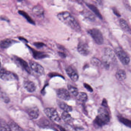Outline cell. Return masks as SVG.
<instances>
[{"label":"cell","mask_w":131,"mask_h":131,"mask_svg":"<svg viewBox=\"0 0 131 131\" xmlns=\"http://www.w3.org/2000/svg\"><path fill=\"white\" fill-rule=\"evenodd\" d=\"M0 19L2 20H5V21H9L8 18H7L5 16H1V17H0Z\"/></svg>","instance_id":"1f68e13d"},{"label":"cell","mask_w":131,"mask_h":131,"mask_svg":"<svg viewBox=\"0 0 131 131\" xmlns=\"http://www.w3.org/2000/svg\"><path fill=\"white\" fill-rule=\"evenodd\" d=\"M59 106L60 108L65 111V112H71L72 110V108L70 106L67 105L66 103L64 102H61L59 104Z\"/></svg>","instance_id":"d4e9b609"},{"label":"cell","mask_w":131,"mask_h":131,"mask_svg":"<svg viewBox=\"0 0 131 131\" xmlns=\"http://www.w3.org/2000/svg\"><path fill=\"white\" fill-rule=\"evenodd\" d=\"M57 17L60 21L74 31L79 32L81 30L79 24L69 12L64 11L59 13L57 14Z\"/></svg>","instance_id":"6da1fadb"},{"label":"cell","mask_w":131,"mask_h":131,"mask_svg":"<svg viewBox=\"0 0 131 131\" xmlns=\"http://www.w3.org/2000/svg\"><path fill=\"white\" fill-rule=\"evenodd\" d=\"M67 75L72 81L77 82L79 79V75L76 68L73 65H70L66 69Z\"/></svg>","instance_id":"9c48e42d"},{"label":"cell","mask_w":131,"mask_h":131,"mask_svg":"<svg viewBox=\"0 0 131 131\" xmlns=\"http://www.w3.org/2000/svg\"><path fill=\"white\" fill-rule=\"evenodd\" d=\"M68 90H69L68 91H69L70 94H71V95L74 96H76L79 93L77 88L70 85H68Z\"/></svg>","instance_id":"4316f807"},{"label":"cell","mask_w":131,"mask_h":131,"mask_svg":"<svg viewBox=\"0 0 131 131\" xmlns=\"http://www.w3.org/2000/svg\"><path fill=\"white\" fill-rule=\"evenodd\" d=\"M27 113L31 118L36 119L39 115V111L37 107L36 106H31L27 109Z\"/></svg>","instance_id":"7c38bea8"},{"label":"cell","mask_w":131,"mask_h":131,"mask_svg":"<svg viewBox=\"0 0 131 131\" xmlns=\"http://www.w3.org/2000/svg\"><path fill=\"white\" fill-rule=\"evenodd\" d=\"M115 53L123 65L127 66L130 62V57L128 53L123 49L117 47L115 50Z\"/></svg>","instance_id":"277c9868"},{"label":"cell","mask_w":131,"mask_h":131,"mask_svg":"<svg viewBox=\"0 0 131 131\" xmlns=\"http://www.w3.org/2000/svg\"><path fill=\"white\" fill-rule=\"evenodd\" d=\"M19 39L20 40H21V41H23V42H24L27 43L28 42V41L25 38H24V37H19Z\"/></svg>","instance_id":"8d00e7d4"},{"label":"cell","mask_w":131,"mask_h":131,"mask_svg":"<svg viewBox=\"0 0 131 131\" xmlns=\"http://www.w3.org/2000/svg\"><path fill=\"white\" fill-rule=\"evenodd\" d=\"M95 2V3L96 4V5H101V4L102 3L101 2L102 1H94Z\"/></svg>","instance_id":"74e56055"},{"label":"cell","mask_w":131,"mask_h":131,"mask_svg":"<svg viewBox=\"0 0 131 131\" xmlns=\"http://www.w3.org/2000/svg\"><path fill=\"white\" fill-rule=\"evenodd\" d=\"M82 14L85 19H87L90 21L93 22L95 20V17L94 15L89 10H83L82 12Z\"/></svg>","instance_id":"44dd1931"},{"label":"cell","mask_w":131,"mask_h":131,"mask_svg":"<svg viewBox=\"0 0 131 131\" xmlns=\"http://www.w3.org/2000/svg\"><path fill=\"white\" fill-rule=\"evenodd\" d=\"M88 32L96 44L99 45L103 44V36L99 30L96 28H93L88 30Z\"/></svg>","instance_id":"5b68a950"},{"label":"cell","mask_w":131,"mask_h":131,"mask_svg":"<svg viewBox=\"0 0 131 131\" xmlns=\"http://www.w3.org/2000/svg\"><path fill=\"white\" fill-rule=\"evenodd\" d=\"M34 45L38 48H41L46 46V45L44 43L40 42H37L34 43Z\"/></svg>","instance_id":"f546056e"},{"label":"cell","mask_w":131,"mask_h":131,"mask_svg":"<svg viewBox=\"0 0 131 131\" xmlns=\"http://www.w3.org/2000/svg\"><path fill=\"white\" fill-rule=\"evenodd\" d=\"M3 99L5 101V102L7 103L9 101V98L6 95H3Z\"/></svg>","instance_id":"d6a6232c"},{"label":"cell","mask_w":131,"mask_h":131,"mask_svg":"<svg viewBox=\"0 0 131 131\" xmlns=\"http://www.w3.org/2000/svg\"><path fill=\"white\" fill-rule=\"evenodd\" d=\"M86 5L88 7H89V8L90 9L96 16H98V17L101 19H102V15L96 7L93 4H90L87 3L86 4Z\"/></svg>","instance_id":"603a6c76"},{"label":"cell","mask_w":131,"mask_h":131,"mask_svg":"<svg viewBox=\"0 0 131 131\" xmlns=\"http://www.w3.org/2000/svg\"><path fill=\"white\" fill-rule=\"evenodd\" d=\"M119 24L122 29L127 33L131 34V30L128 24L126 21L124 19H122L119 20Z\"/></svg>","instance_id":"e0dca14e"},{"label":"cell","mask_w":131,"mask_h":131,"mask_svg":"<svg viewBox=\"0 0 131 131\" xmlns=\"http://www.w3.org/2000/svg\"><path fill=\"white\" fill-rule=\"evenodd\" d=\"M1 60H0V68L1 67Z\"/></svg>","instance_id":"ab89813d"},{"label":"cell","mask_w":131,"mask_h":131,"mask_svg":"<svg viewBox=\"0 0 131 131\" xmlns=\"http://www.w3.org/2000/svg\"><path fill=\"white\" fill-rule=\"evenodd\" d=\"M16 42V41L14 40L10 39H5L0 42V47L2 49H7Z\"/></svg>","instance_id":"9a60e30c"},{"label":"cell","mask_w":131,"mask_h":131,"mask_svg":"<svg viewBox=\"0 0 131 131\" xmlns=\"http://www.w3.org/2000/svg\"><path fill=\"white\" fill-rule=\"evenodd\" d=\"M59 128L60 129L61 131H66L65 130V129L63 128V127H61V126H59Z\"/></svg>","instance_id":"f35d334b"},{"label":"cell","mask_w":131,"mask_h":131,"mask_svg":"<svg viewBox=\"0 0 131 131\" xmlns=\"http://www.w3.org/2000/svg\"><path fill=\"white\" fill-rule=\"evenodd\" d=\"M33 13L39 17L42 16L44 14V10L43 7L39 5L35 6L32 9Z\"/></svg>","instance_id":"ac0fdd59"},{"label":"cell","mask_w":131,"mask_h":131,"mask_svg":"<svg viewBox=\"0 0 131 131\" xmlns=\"http://www.w3.org/2000/svg\"><path fill=\"white\" fill-rule=\"evenodd\" d=\"M44 112L47 116L53 122H59L61 120L58 113L53 108H46L44 110Z\"/></svg>","instance_id":"ba28073f"},{"label":"cell","mask_w":131,"mask_h":131,"mask_svg":"<svg viewBox=\"0 0 131 131\" xmlns=\"http://www.w3.org/2000/svg\"><path fill=\"white\" fill-rule=\"evenodd\" d=\"M91 64L94 66L99 67L102 65V62L98 58L93 57L90 60Z\"/></svg>","instance_id":"83f0119b"},{"label":"cell","mask_w":131,"mask_h":131,"mask_svg":"<svg viewBox=\"0 0 131 131\" xmlns=\"http://www.w3.org/2000/svg\"><path fill=\"white\" fill-rule=\"evenodd\" d=\"M119 120L122 123H123L124 125L127 126H128L129 128L131 127V121L128 119L126 118L121 116V117H119Z\"/></svg>","instance_id":"f1b7e54d"},{"label":"cell","mask_w":131,"mask_h":131,"mask_svg":"<svg viewBox=\"0 0 131 131\" xmlns=\"http://www.w3.org/2000/svg\"><path fill=\"white\" fill-rule=\"evenodd\" d=\"M16 59L19 62L23 69H24L28 73H29V74L31 73V70H30V67L28 65V63L26 61H25L22 58L17 57H16Z\"/></svg>","instance_id":"2e32d148"},{"label":"cell","mask_w":131,"mask_h":131,"mask_svg":"<svg viewBox=\"0 0 131 131\" xmlns=\"http://www.w3.org/2000/svg\"><path fill=\"white\" fill-rule=\"evenodd\" d=\"M113 12L116 15V16L118 17L120 16V14H119V13H118V11H117V10L116 9H113Z\"/></svg>","instance_id":"836d02e7"},{"label":"cell","mask_w":131,"mask_h":131,"mask_svg":"<svg viewBox=\"0 0 131 131\" xmlns=\"http://www.w3.org/2000/svg\"><path fill=\"white\" fill-rule=\"evenodd\" d=\"M102 105L105 107L107 106V103L106 102V100L105 99L103 100L102 103Z\"/></svg>","instance_id":"d590c367"},{"label":"cell","mask_w":131,"mask_h":131,"mask_svg":"<svg viewBox=\"0 0 131 131\" xmlns=\"http://www.w3.org/2000/svg\"><path fill=\"white\" fill-rule=\"evenodd\" d=\"M29 66L31 70H33L38 75H41L44 74L45 73L44 68L38 63L31 60L30 61Z\"/></svg>","instance_id":"30bf717a"},{"label":"cell","mask_w":131,"mask_h":131,"mask_svg":"<svg viewBox=\"0 0 131 131\" xmlns=\"http://www.w3.org/2000/svg\"><path fill=\"white\" fill-rule=\"evenodd\" d=\"M61 117L63 121L66 123L70 122L72 119V117L69 112H65V111H63V112L62 113Z\"/></svg>","instance_id":"484cf974"},{"label":"cell","mask_w":131,"mask_h":131,"mask_svg":"<svg viewBox=\"0 0 131 131\" xmlns=\"http://www.w3.org/2000/svg\"><path fill=\"white\" fill-rule=\"evenodd\" d=\"M77 100L80 103H84L87 101L88 96L85 93L80 92L78 93L76 96Z\"/></svg>","instance_id":"d6986e66"},{"label":"cell","mask_w":131,"mask_h":131,"mask_svg":"<svg viewBox=\"0 0 131 131\" xmlns=\"http://www.w3.org/2000/svg\"><path fill=\"white\" fill-rule=\"evenodd\" d=\"M110 121V116L107 110L100 108L98 111V115L94 120L97 126H102L107 124Z\"/></svg>","instance_id":"3957f363"},{"label":"cell","mask_w":131,"mask_h":131,"mask_svg":"<svg viewBox=\"0 0 131 131\" xmlns=\"http://www.w3.org/2000/svg\"><path fill=\"white\" fill-rule=\"evenodd\" d=\"M24 86L26 90L30 93L34 92L36 89V86L35 83L30 80L25 81L24 83Z\"/></svg>","instance_id":"5bb4252c"},{"label":"cell","mask_w":131,"mask_h":131,"mask_svg":"<svg viewBox=\"0 0 131 131\" xmlns=\"http://www.w3.org/2000/svg\"><path fill=\"white\" fill-rule=\"evenodd\" d=\"M57 95L58 98L63 100H69L70 99L69 91L65 88H60L57 90Z\"/></svg>","instance_id":"8fae6325"},{"label":"cell","mask_w":131,"mask_h":131,"mask_svg":"<svg viewBox=\"0 0 131 131\" xmlns=\"http://www.w3.org/2000/svg\"><path fill=\"white\" fill-rule=\"evenodd\" d=\"M84 86L89 92H92L93 91V89L92 88V87H91L89 85V84H87V83H84Z\"/></svg>","instance_id":"4dcf8cb0"},{"label":"cell","mask_w":131,"mask_h":131,"mask_svg":"<svg viewBox=\"0 0 131 131\" xmlns=\"http://www.w3.org/2000/svg\"><path fill=\"white\" fill-rule=\"evenodd\" d=\"M18 12H19V13L23 16L29 23L33 24V25H35L36 24L35 21H34L32 18L29 16V14L27 13L26 12L23 11V10H19Z\"/></svg>","instance_id":"cb8c5ba5"},{"label":"cell","mask_w":131,"mask_h":131,"mask_svg":"<svg viewBox=\"0 0 131 131\" xmlns=\"http://www.w3.org/2000/svg\"><path fill=\"white\" fill-rule=\"evenodd\" d=\"M59 54L60 56L62 58H65L66 57V55L64 53L62 52H59Z\"/></svg>","instance_id":"e575fe53"},{"label":"cell","mask_w":131,"mask_h":131,"mask_svg":"<svg viewBox=\"0 0 131 131\" xmlns=\"http://www.w3.org/2000/svg\"><path fill=\"white\" fill-rule=\"evenodd\" d=\"M102 60V65L108 70L115 66L117 62L115 52L109 47L105 48Z\"/></svg>","instance_id":"7a4b0ae2"},{"label":"cell","mask_w":131,"mask_h":131,"mask_svg":"<svg viewBox=\"0 0 131 131\" xmlns=\"http://www.w3.org/2000/svg\"><path fill=\"white\" fill-rule=\"evenodd\" d=\"M0 79L4 81H13L18 79L16 75L4 69H0Z\"/></svg>","instance_id":"8992f818"},{"label":"cell","mask_w":131,"mask_h":131,"mask_svg":"<svg viewBox=\"0 0 131 131\" xmlns=\"http://www.w3.org/2000/svg\"><path fill=\"white\" fill-rule=\"evenodd\" d=\"M115 77L119 81H123L126 79V73L124 70H118L116 73Z\"/></svg>","instance_id":"ffe728a7"},{"label":"cell","mask_w":131,"mask_h":131,"mask_svg":"<svg viewBox=\"0 0 131 131\" xmlns=\"http://www.w3.org/2000/svg\"><path fill=\"white\" fill-rule=\"evenodd\" d=\"M77 50L80 54L82 56H88L90 53V49L89 43L83 40L79 41L77 46Z\"/></svg>","instance_id":"52a82bcc"},{"label":"cell","mask_w":131,"mask_h":131,"mask_svg":"<svg viewBox=\"0 0 131 131\" xmlns=\"http://www.w3.org/2000/svg\"><path fill=\"white\" fill-rule=\"evenodd\" d=\"M27 46L31 50L33 56L36 59H42L46 58L48 57V55L43 52H40V51L35 50L34 49L30 47L29 46H28V45H27Z\"/></svg>","instance_id":"4fadbf2b"},{"label":"cell","mask_w":131,"mask_h":131,"mask_svg":"<svg viewBox=\"0 0 131 131\" xmlns=\"http://www.w3.org/2000/svg\"><path fill=\"white\" fill-rule=\"evenodd\" d=\"M0 131H13L10 125L7 124L4 120L0 122Z\"/></svg>","instance_id":"7402d4cb"}]
</instances>
